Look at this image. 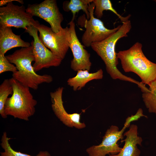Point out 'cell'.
<instances>
[{"label": "cell", "mask_w": 156, "mask_h": 156, "mask_svg": "<svg viewBox=\"0 0 156 156\" xmlns=\"http://www.w3.org/2000/svg\"><path fill=\"white\" fill-rule=\"evenodd\" d=\"M13 89L11 97L7 99L4 106L5 115L26 121L33 116L36 111L37 101L34 99L29 88L12 77L9 79Z\"/></svg>", "instance_id": "277c9868"}, {"label": "cell", "mask_w": 156, "mask_h": 156, "mask_svg": "<svg viewBox=\"0 0 156 156\" xmlns=\"http://www.w3.org/2000/svg\"><path fill=\"white\" fill-rule=\"evenodd\" d=\"M33 17L26 12L24 5H15L11 2L0 8V27H13L25 30L28 26L40 24Z\"/></svg>", "instance_id": "52a82bcc"}, {"label": "cell", "mask_w": 156, "mask_h": 156, "mask_svg": "<svg viewBox=\"0 0 156 156\" xmlns=\"http://www.w3.org/2000/svg\"><path fill=\"white\" fill-rule=\"evenodd\" d=\"M13 93V88L9 79H5L0 85V114L3 118L7 117L5 113L4 106L8 96Z\"/></svg>", "instance_id": "ffe728a7"}, {"label": "cell", "mask_w": 156, "mask_h": 156, "mask_svg": "<svg viewBox=\"0 0 156 156\" xmlns=\"http://www.w3.org/2000/svg\"><path fill=\"white\" fill-rule=\"evenodd\" d=\"M142 44L136 42L129 49L117 53L123 69L137 74L141 83L149 86L156 81V63L149 60L142 51Z\"/></svg>", "instance_id": "3957f363"}, {"label": "cell", "mask_w": 156, "mask_h": 156, "mask_svg": "<svg viewBox=\"0 0 156 156\" xmlns=\"http://www.w3.org/2000/svg\"><path fill=\"white\" fill-rule=\"evenodd\" d=\"M122 23L116 31L101 42L92 44L90 47L103 61L107 73L113 79H119L136 84L142 90L145 87L144 84L123 74L117 67L118 62L115 50L116 44L120 39L128 36L127 33L131 28L129 20Z\"/></svg>", "instance_id": "6da1fadb"}, {"label": "cell", "mask_w": 156, "mask_h": 156, "mask_svg": "<svg viewBox=\"0 0 156 156\" xmlns=\"http://www.w3.org/2000/svg\"><path fill=\"white\" fill-rule=\"evenodd\" d=\"M39 24L27 27L25 31L29 33L34 39L31 43L33 46V53L35 59L33 66L35 72L44 68L58 66L62 60L47 49L40 40L38 35L37 28Z\"/></svg>", "instance_id": "ba28073f"}, {"label": "cell", "mask_w": 156, "mask_h": 156, "mask_svg": "<svg viewBox=\"0 0 156 156\" xmlns=\"http://www.w3.org/2000/svg\"><path fill=\"white\" fill-rule=\"evenodd\" d=\"M26 11L33 16L41 18L48 23L51 29L57 33L62 30L64 20L55 0H45L39 3L28 4Z\"/></svg>", "instance_id": "30bf717a"}, {"label": "cell", "mask_w": 156, "mask_h": 156, "mask_svg": "<svg viewBox=\"0 0 156 156\" xmlns=\"http://www.w3.org/2000/svg\"><path fill=\"white\" fill-rule=\"evenodd\" d=\"M17 71L16 66L8 61L4 54L0 52V74L7 71L13 73Z\"/></svg>", "instance_id": "44dd1931"}, {"label": "cell", "mask_w": 156, "mask_h": 156, "mask_svg": "<svg viewBox=\"0 0 156 156\" xmlns=\"http://www.w3.org/2000/svg\"><path fill=\"white\" fill-rule=\"evenodd\" d=\"M95 8V5L93 2L89 4L88 10L90 18L86 20L84 25L86 30L81 38L83 45L87 47H90L93 43L105 39L116 31L121 26V25H119L112 29L106 28L101 21L94 16Z\"/></svg>", "instance_id": "9c48e42d"}, {"label": "cell", "mask_w": 156, "mask_h": 156, "mask_svg": "<svg viewBox=\"0 0 156 156\" xmlns=\"http://www.w3.org/2000/svg\"><path fill=\"white\" fill-rule=\"evenodd\" d=\"M10 138L7 137L6 132H4L1 140V146L4 151L0 153V156H32L27 154L14 150L9 143ZM36 156H51L50 153L47 151H40Z\"/></svg>", "instance_id": "ac0fdd59"}, {"label": "cell", "mask_w": 156, "mask_h": 156, "mask_svg": "<svg viewBox=\"0 0 156 156\" xmlns=\"http://www.w3.org/2000/svg\"><path fill=\"white\" fill-rule=\"evenodd\" d=\"M68 25L69 48L73 55V58L70 62V67L76 71L80 70L89 71L92 65L90 60V54L84 48L77 37L74 21L71 20Z\"/></svg>", "instance_id": "8fae6325"}, {"label": "cell", "mask_w": 156, "mask_h": 156, "mask_svg": "<svg viewBox=\"0 0 156 156\" xmlns=\"http://www.w3.org/2000/svg\"><path fill=\"white\" fill-rule=\"evenodd\" d=\"M149 92H143L142 97L144 104L150 113L156 116V81L149 86Z\"/></svg>", "instance_id": "d6986e66"}, {"label": "cell", "mask_w": 156, "mask_h": 156, "mask_svg": "<svg viewBox=\"0 0 156 156\" xmlns=\"http://www.w3.org/2000/svg\"><path fill=\"white\" fill-rule=\"evenodd\" d=\"M31 44L22 40L20 35L15 34L11 27H0V52L4 54L12 48L29 47Z\"/></svg>", "instance_id": "5bb4252c"}, {"label": "cell", "mask_w": 156, "mask_h": 156, "mask_svg": "<svg viewBox=\"0 0 156 156\" xmlns=\"http://www.w3.org/2000/svg\"><path fill=\"white\" fill-rule=\"evenodd\" d=\"M87 70L77 71L76 75L68 79L67 84L72 87L74 91L81 90L88 82L94 79H101L103 77V71L100 69L96 72L90 73Z\"/></svg>", "instance_id": "9a60e30c"}, {"label": "cell", "mask_w": 156, "mask_h": 156, "mask_svg": "<svg viewBox=\"0 0 156 156\" xmlns=\"http://www.w3.org/2000/svg\"><path fill=\"white\" fill-rule=\"evenodd\" d=\"M13 1H17L21 4H24L23 1L22 0H2L0 1V6H2L7 4L10 2Z\"/></svg>", "instance_id": "7402d4cb"}, {"label": "cell", "mask_w": 156, "mask_h": 156, "mask_svg": "<svg viewBox=\"0 0 156 156\" xmlns=\"http://www.w3.org/2000/svg\"><path fill=\"white\" fill-rule=\"evenodd\" d=\"M63 90V87H59L54 92L50 93L52 108L55 114L63 124L68 127H74L78 129L85 127V124L80 121V114H68L65 109L62 99Z\"/></svg>", "instance_id": "7c38bea8"}, {"label": "cell", "mask_w": 156, "mask_h": 156, "mask_svg": "<svg viewBox=\"0 0 156 156\" xmlns=\"http://www.w3.org/2000/svg\"><path fill=\"white\" fill-rule=\"evenodd\" d=\"M37 28L39 38L42 44L57 57L62 60L64 58L69 48V27L59 32H54L51 27L39 24Z\"/></svg>", "instance_id": "8992f818"}, {"label": "cell", "mask_w": 156, "mask_h": 156, "mask_svg": "<svg viewBox=\"0 0 156 156\" xmlns=\"http://www.w3.org/2000/svg\"><path fill=\"white\" fill-rule=\"evenodd\" d=\"M31 44L30 46L22 47L5 57L16 68L17 71L12 73V77L25 86L36 90L40 84L52 82L53 78L49 75H39L34 71L31 63L35 59Z\"/></svg>", "instance_id": "7a4b0ae2"}, {"label": "cell", "mask_w": 156, "mask_h": 156, "mask_svg": "<svg viewBox=\"0 0 156 156\" xmlns=\"http://www.w3.org/2000/svg\"><path fill=\"white\" fill-rule=\"evenodd\" d=\"M93 0H70L66 1L63 3V8L66 12L71 11L73 14L72 20L74 21L76 14L81 10L85 12L87 19L90 18V14L88 8L89 5L92 2Z\"/></svg>", "instance_id": "2e32d148"}, {"label": "cell", "mask_w": 156, "mask_h": 156, "mask_svg": "<svg viewBox=\"0 0 156 156\" xmlns=\"http://www.w3.org/2000/svg\"><path fill=\"white\" fill-rule=\"evenodd\" d=\"M125 139L121 140V142L125 144L121 151L115 155L109 154V156H140V150L137 145H142V138L138 135V127L135 124L130 125L129 129L124 132Z\"/></svg>", "instance_id": "4fadbf2b"}, {"label": "cell", "mask_w": 156, "mask_h": 156, "mask_svg": "<svg viewBox=\"0 0 156 156\" xmlns=\"http://www.w3.org/2000/svg\"><path fill=\"white\" fill-rule=\"evenodd\" d=\"M95 8L94 14L99 19L101 18L103 15V11L104 10H109L116 14L122 22H126L128 20L131 16L129 14L126 17H123L119 14L113 7L111 1L109 0H93Z\"/></svg>", "instance_id": "e0dca14e"}, {"label": "cell", "mask_w": 156, "mask_h": 156, "mask_svg": "<svg viewBox=\"0 0 156 156\" xmlns=\"http://www.w3.org/2000/svg\"><path fill=\"white\" fill-rule=\"evenodd\" d=\"M142 117H147L143 114L142 109L140 108L135 114L126 118L124 126L120 130L116 126H111L106 131L99 144L92 146L86 149L89 155L106 156L107 154L115 155L119 153L122 148L119 147L118 142L124 138L123 134L126 129L129 127L131 122L138 120Z\"/></svg>", "instance_id": "5b68a950"}]
</instances>
